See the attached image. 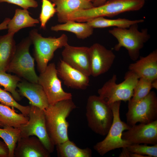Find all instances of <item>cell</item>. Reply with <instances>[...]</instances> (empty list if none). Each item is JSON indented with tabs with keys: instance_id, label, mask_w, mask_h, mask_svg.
I'll use <instances>...</instances> for the list:
<instances>
[{
	"instance_id": "cell-1",
	"label": "cell",
	"mask_w": 157,
	"mask_h": 157,
	"mask_svg": "<svg viewBox=\"0 0 157 157\" xmlns=\"http://www.w3.org/2000/svg\"><path fill=\"white\" fill-rule=\"evenodd\" d=\"M76 107L71 99L49 104L44 110L47 131L55 145L69 139L66 118Z\"/></svg>"
},
{
	"instance_id": "cell-2",
	"label": "cell",
	"mask_w": 157,
	"mask_h": 157,
	"mask_svg": "<svg viewBox=\"0 0 157 157\" xmlns=\"http://www.w3.org/2000/svg\"><path fill=\"white\" fill-rule=\"evenodd\" d=\"M145 2L143 0H108L100 6L75 11L67 16V20L86 22L98 17H113L125 12L138 10Z\"/></svg>"
},
{
	"instance_id": "cell-3",
	"label": "cell",
	"mask_w": 157,
	"mask_h": 157,
	"mask_svg": "<svg viewBox=\"0 0 157 157\" xmlns=\"http://www.w3.org/2000/svg\"><path fill=\"white\" fill-rule=\"evenodd\" d=\"M108 32L117 41L114 48L115 50L118 51L122 47L125 48L133 61L137 60L139 58L140 50L151 37L147 28L139 30L137 23L127 28L113 27Z\"/></svg>"
},
{
	"instance_id": "cell-4",
	"label": "cell",
	"mask_w": 157,
	"mask_h": 157,
	"mask_svg": "<svg viewBox=\"0 0 157 157\" xmlns=\"http://www.w3.org/2000/svg\"><path fill=\"white\" fill-rule=\"evenodd\" d=\"M28 37L33 45L34 56L40 73L45 71L55 51L68 44V37L64 33L58 38H46L34 29L30 31Z\"/></svg>"
},
{
	"instance_id": "cell-5",
	"label": "cell",
	"mask_w": 157,
	"mask_h": 157,
	"mask_svg": "<svg viewBox=\"0 0 157 157\" xmlns=\"http://www.w3.org/2000/svg\"><path fill=\"white\" fill-rule=\"evenodd\" d=\"M86 116L88 126L92 131L100 135H106L113 119L110 104L99 95H90L87 101Z\"/></svg>"
},
{
	"instance_id": "cell-6",
	"label": "cell",
	"mask_w": 157,
	"mask_h": 157,
	"mask_svg": "<svg viewBox=\"0 0 157 157\" xmlns=\"http://www.w3.org/2000/svg\"><path fill=\"white\" fill-rule=\"evenodd\" d=\"M139 78L135 74L129 70L125 74L124 81L117 84V76L113 74L98 90L99 96L108 104L118 101H128L132 97Z\"/></svg>"
},
{
	"instance_id": "cell-7",
	"label": "cell",
	"mask_w": 157,
	"mask_h": 157,
	"mask_svg": "<svg viewBox=\"0 0 157 157\" xmlns=\"http://www.w3.org/2000/svg\"><path fill=\"white\" fill-rule=\"evenodd\" d=\"M121 103V101H118L110 104L113 114L112 125L105 138L93 147L94 150L102 156L111 150L127 147L130 144L122 138L123 132L128 130L130 126L120 119Z\"/></svg>"
},
{
	"instance_id": "cell-8",
	"label": "cell",
	"mask_w": 157,
	"mask_h": 157,
	"mask_svg": "<svg viewBox=\"0 0 157 157\" xmlns=\"http://www.w3.org/2000/svg\"><path fill=\"white\" fill-rule=\"evenodd\" d=\"M31 44L28 36L16 45L14 54L7 71L29 82L38 83V76L35 70L34 59L30 53Z\"/></svg>"
},
{
	"instance_id": "cell-9",
	"label": "cell",
	"mask_w": 157,
	"mask_h": 157,
	"mask_svg": "<svg viewBox=\"0 0 157 157\" xmlns=\"http://www.w3.org/2000/svg\"><path fill=\"white\" fill-rule=\"evenodd\" d=\"M128 102L126 115V123L130 126L138 122L148 124L157 120V97L155 92L151 91L139 100L130 99Z\"/></svg>"
},
{
	"instance_id": "cell-10",
	"label": "cell",
	"mask_w": 157,
	"mask_h": 157,
	"mask_svg": "<svg viewBox=\"0 0 157 157\" xmlns=\"http://www.w3.org/2000/svg\"><path fill=\"white\" fill-rule=\"evenodd\" d=\"M30 106L28 121L19 128L20 137L36 136L51 153L53 151L55 145L47 131L44 110L34 106Z\"/></svg>"
},
{
	"instance_id": "cell-11",
	"label": "cell",
	"mask_w": 157,
	"mask_h": 157,
	"mask_svg": "<svg viewBox=\"0 0 157 157\" xmlns=\"http://www.w3.org/2000/svg\"><path fill=\"white\" fill-rule=\"evenodd\" d=\"M38 83L42 87L47 97L49 104L72 99V95L63 89L58 78L55 64H48L45 71L38 76Z\"/></svg>"
},
{
	"instance_id": "cell-12",
	"label": "cell",
	"mask_w": 157,
	"mask_h": 157,
	"mask_svg": "<svg viewBox=\"0 0 157 157\" xmlns=\"http://www.w3.org/2000/svg\"><path fill=\"white\" fill-rule=\"evenodd\" d=\"M90 76H98L107 72L115 58L112 50L99 43L89 47Z\"/></svg>"
},
{
	"instance_id": "cell-13",
	"label": "cell",
	"mask_w": 157,
	"mask_h": 157,
	"mask_svg": "<svg viewBox=\"0 0 157 157\" xmlns=\"http://www.w3.org/2000/svg\"><path fill=\"white\" fill-rule=\"evenodd\" d=\"M126 131L123 132L122 138L130 144H157V120L148 124H135Z\"/></svg>"
},
{
	"instance_id": "cell-14",
	"label": "cell",
	"mask_w": 157,
	"mask_h": 157,
	"mask_svg": "<svg viewBox=\"0 0 157 157\" xmlns=\"http://www.w3.org/2000/svg\"><path fill=\"white\" fill-rule=\"evenodd\" d=\"M62 52V60L84 74L90 76L89 47H75L68 44Z\"/></svg>"
},
{
	"instance_id": "cell-15",
	"label": "cell",
	"mask_w": 157,
	"mask_h": 157,
	"mask_svg": "<svg viewBox=\"0 0 157 157\" xmlns=\"http://www.w3.org/2000/svg\"><path fill=\"white\" fill-rule=\"evenodd\" d=\"M51 153L35 136L20 137L14 150V157H49Z\"/></svg>"
},
{
	"instance_id": "cell-16",
	"label": "cell",
	"mask_w": 157,
	"mask_h": 157,
	"mask_svg": "<svg viewBox=\"0 0 157 157\" xmlns=\"http://www.w3.org/2000/svg\"><path fill=\"white\" fill-rule=\"evenodd\" d=\"M57 70L58 76L68 87L84 90L89 85V76L71 67L62 60L58 63Z\"/></svg>"
},
{
	"instance_id": "cell-17",
	"label": "cell",
	"mask_w": 157,
	"mask_h": 157,
	"mask_svg": "<svg viewBox=\"0 0 157 157\" xmlns=\"http://www.w3.org/2000/svg\"><path fill=\"white\" fill-rule=\"evenodd\" d=\"M18 92L29 101L31 105L44 110L49 105L47 96L42 86L38 83L27 81H21L18 84Z\"/></svg>"
},
{
	"instance_id": "cell-18",
	"label": "cell",
	"mask_w": 157,
	"mask_h": 157,
	"mask_svg": "<svg viewBox=\"0 0 157 157\" xmlns=\"http://www.w3.org/2000/svg\"><path fill=\"white\" fill-rule=\"evenodd\" d=\"M129 70L140 78L152 81L157 79V50L153 51L145 57H141L130 64Z\"/></svg>"
},
{
	"instance_id": "cell-19",
	"label": "cell",
	"mask_w": 157,
	"mask_h": 157,
	"mask_svg": "<svg viewBox=\"0 0 157 157\" xmlns=\"http://www.w3.org/2000/svg\"><path fill=\"white\" fill-rule=\"evenodd\" d=\"M56 6L58 21L60 23L66 22L67 17L76 11L92 8V2L84 0H52Z\"/></svg>"
},
{
	"instance_id": "cell-20",
	"label": "cell",
	"mask_w": 157,
	"mask_h": 157,
	"mask_svg": "<svg viewBox=\"0 0 157 157\" xmlns=\"http://www.w3.org/2000/svg\"><path fill=\"white\" fill-rule=\"evenodd\" d=\"M39 23L38 19L30 15L28 9L17 8L8 24V33L15 34L22 29L34 27Z\"/></svg>"
},
{
	"instance_id": "cell-21",
	"label": "cell",
	"mask_w": 157,
	"mask_h": 157,
	"mask_svg": "<svg viewBox=\"0 0 157 157\" xmlns=\"http://www.w3.org/2000/svg\"><path fill=\"white\" fill-rule=\"evenodd\" d=\"M14 35L8 33L0 36V71H7L14 54L16 47Z\"/></svg>"
},
{
	"instance_id": "cell-22",
	"label": "cell",
	"mask_w": 157,
	"mask_h": 157,
	"mask_svg": "<svg viewBox=\"0 0 157 157\" xmlns=\"http://www.w3.org/2000/svg\"><path fill=\"white\" fill-rule=\"evenodd\" d=\"M94 28L90 26L87 22H80L69 21L62 24L52 26L51 31L58 32L65 31L72 33L77 38L81 39H86L93 33Z\"/></svg>"
},
{
	"instance_id": "cell-23",
	"label": "cell",
	"mask_w": 157,
	"mask_h": 157,
	"mask_svg": "<svg viewBox=\"0 0 157 157\" xmlns=\"http://www.w3.org/2000/svg\"><path fill=\"white\" fill-rule=\"evenodd\" d=\"M29 117L22 114L17 113L12 107L0 104V122L3 127L8 126L19 128L28 122Z\"/></svg>"
},
{
	"instance_id": "cell-24",
	"label": "cell",
	"mask_w": 157,
	"mask_h": 157,
	"mask_svg": "<svg viewBox=\"0 0 157 157\" xmlns=\"http://www.w3.org/2000/svg\"><path fill=\"white\" fill-rule=\"evenodd\" d=\"M144 22L143 19L131 20L125 18L115 19H107L103 17L96 18L90 20L87 23L93 28H103L113 27L120 28H127L135 24Z\"/></svg>"
},
{
	"instance_id": "cell-25",
	"label": "cell",
	"mask_w": 157,
	"mask_h": 157,
	"mask_svg": "<svg viewBox=\"0 0 157 157\" xmlns=\"http://www.w3.org/2000/svg\"><path fill=\"white\" fill-rule=\"evenodd\" d=\"M57 154L60 157H91L90 149H81L69 139L56 145Z\"/></svg>"
},
{
	"instance_id": "cell-26",
	"label": "cell",
	"mask_w": 157,
	"mask_h": 157,
	"mask_svg": "<svg viewBox=\"0 0 157 157\" xmlns=\"http://www.w3.org/2000/svg\"><path fill=\"white\" fill-rule=\"evenodd\" d=\"M0 128V137L7 145L9 149L8 157H14V150L17 143L20 137L19 128L5 126Z\"/></svg>"
},
{
	"instance_id": "cell-27",
	"label": "cell",
	"mask_w": 157,
	"mask_h": 157,
	"mask_svg": "<svg viewBox=\"0 0 157 157\" xmlns=\"http://www.w3.org/2000/svg\"><path fill=\"white\" fill-rule=\"evenodd\" d=\"M21 81L19 77L16 75L0 71V85L4 87V90L10 93L17 101L21 99V95L16 90L17 84Z\"/></svg>"
},
{
	"instance_id": "cell-28",
	"label": "cell",
	"mask_w": 157,
	"mask_h": 157,
	"mask_svg": "<svg viewBox=\"0 0 157 157\" xmlns=\"http://www.w3.org/2000/svg\"><path fill=\"white\" fill-rule=\"evenodd\" d=\"M0 102L3 105L15 108L19 110L22 114L25 116H28L30 108V105L24 106L19 104L11 94L0 88Z\"/></svg>"
},
{
	"instance_id": "cell-29",
	"label": "cell",
	"mask_w": 157,
	"mask_h": 157,
	"mask_svg": "<svg viewBox=\"0 0 157 157\" xmlns=\"http://www.w3.org/2000/svg\"><path fill=\"white\" fill-rule=\"evenodd\" d=\"M152 82L143 78H139L134 88L133 95L131 100L137 101L146 96L153 88Z\"/></svg>"
},
{
	"instance_id": "cell-30",
	"label": "cell",
	"mask_w": 157,
	"mask_h": 157,
	"mask_svg": "<svg viewBox=\"0 0 157 157\" xmlns=\"http://www.w3.org/2000/svg\"><path fill=\"white\" fill-rule=\"evenodd\" d=\"M42 6L39 15L41 28L45 29L47 23L56 13L55 6L49 0H41Z\"/></svg>"
},
{
	"instance_id": "cell-31",
	"label": "cell",
	"mask_w": 157,
	"mask_h": 157,
	"mask_svg": "<svg viewBox=\"0 0 157 157\" xmlns=\"http://www.w3.org/2000/svg\"><path fill=\"white\" fill-rule=\"evenodd\" d=\"M126 148L131 153L142 155L147 157H157V144L151 146L145 144H131Z\"/></svg>"
},
{
	"instance_id": "cell-32",
	"label": "cell",
	"mask_w": 157,
	"mask_h": 157,
	"mask_svg": "<svg viewBox=\"0 0 157 157\" xmlns=\"http://www.w3.org/2000/svg\"><path fill=\"white\" fill-rule=\"evenodd\" d=\"M3 2L15 4L24 9L36 8L38 6V3L35 0H0V3Z\"/></svg>"
},
{
	"instance_id": "cell-33",
	"label": "cell",
	"mask_w": 157,
	"mask_h": 157,
	"mask_svg": "<svg viewBox=\"0 0 157 157\" xmlns=\"http://www.w3.org/2000/svg\"><path fill=\"white\" fill-rule=\"evenodd\" d=\"M9 152L6 144L0 140V157H8Z\"/></svg>"
},
{
	"instance_id": "cell-34",
	"label": "cell",
	"mask_w": 157,
	"mask_h": 157,
	"mask_svg": "<svg viewBox=\"0 0 157 157\" xmlns=\"http://www.w3.org/2000/svg\"><path fill=\"white\" fill-rule=\"evenodd\" d=\"M10 19L9 18H5L3 21L0 24V31L7 29V25Z\"/></svg>"
},
{
	"instance_id": "cell-35",
	"label": "cell",
	"mask_w": 157,
	"mask_h": 157,
	"mask_svg": "<svg viewBox=\"0 0 157 157\" xmlns=\"http://www.w3.org/2000/svg\"><path fill=\"white\" fill-rule=\"evenodd\" d=\"M130 153L131 152L128 150L126 147L123 148L122 151L119 155V157H130Z\"/></svg>"
},
{
	"instance_id": "cell-36",
	"label": "cell",
	"mask_w": 157,
	"mask_h": 157,
	"mask_svg": "<svg viewBox=\"0 0 157 157\" xmlns=\"http://www.w3.org/2000/svg\"><path fill=\"white\" fill-rule=\"evenodd\" d=\"M108 0H94L92 2L94 7H97L103 5Z\"/></svg>"
},
{
	"instance_id": "cell-37",
	"label": "cell",
	"mask_w": 157,
	"mask_h": 157,
	"mask_svg": "<svg viewBox=\"0 0 157 157\" xmlns=\"http://www.w3.org/2000/svg\"><path fill=\"white\" fill-rule=\"evenodd\" d=\"M84 0L87 1H88L91 2H92L94 0Z\"/></svg>"
},
{
	"instance_id": "cell-38",
	"label": "cell",
	"mask_w": 157,
	"mask_h": 157,
	"mask_svg": "<svg viewBox=\"0 0 157 157\" xmlns=\"http://www.w3.org/2000/svg\"><path fill=\"white\" fill-rule=\"evenodd\" d=\"M0 126L3 127V125L0 122Z\"/></svg>"
},
{
	"instance_id": "cell-39",
	"label": "cell",
	"mask_w": 157,
	"mask_h": 157,
	"mask_svg": "<svg viewBox=\"0 0 157 157\" xmlns=\"http://www.w3.org/2000/svg\"><path fill=\"white\" fill-rule=\"evenodd\" d=\"M144 0V1H146V0Z\"/></svg>"
},
{
	"instance_id": "cell-40",
	"label": "cell",
	"mask_w": 157,
	"mask_h": 157,
	"mask_svg": "<svg viewBox=\"0 0 157 157\" xmlns=\"http://www.w3.org/2000/svg\"><path fill=\"white\" fill-rule=\"evenodd\" d=\"M52 0H51V1Z\"/></svg>"
}]
</instances>
